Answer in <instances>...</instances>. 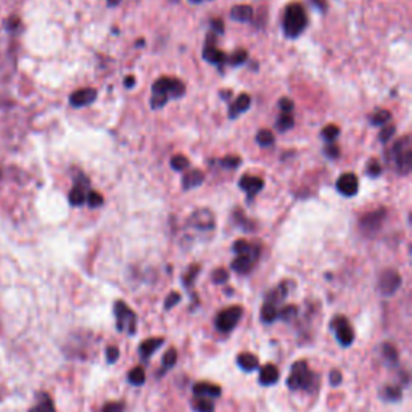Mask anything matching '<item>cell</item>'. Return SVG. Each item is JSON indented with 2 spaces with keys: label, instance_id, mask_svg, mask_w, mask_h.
<instances>
[{
  "label": "cell",
  "instance_id": "54",
  "mask_svg": "<svg viewBox=\"0 0 412 412\" xmlns=\"http://www.w3.org/2000/svg\"><path fill=\"white\" fill-rule=\"evenodd\" d=\"M5 24H7L8 29H15L19 24V19L18 18H10V19H7V23H5Z\"/></svg>",
  "mask_w": 412,
  "mask_h": 412
},
{
  "label": "cell",
  "instance_id": "44",
  "mask_svg": "<svg viewBox=\"0 0 412 412\" xmlns=\"http://www.w3.org/2000/svg\"><path fill=\"white\" fill-rule=\"evenodd\" d=\"M211 279L215 283H226L229 281V272L226 269H216V271L213 272Z\"/></svg>",
  "mask_w": 412,
  "mask_h": 412
},
{
  "label": "cell",
  "instance_id": "10",
  "mask_svg": "<svg viewBox=\"0 0 412 412\" xmlns=\"http://www.w3.org/2000/svg\"><path fill=\"white\" fill-rule=\"evenodd\" d=\"M401 287V276L395 269H386L380 274L379 279V290L384 297H391L398 292V288Z\"/></svg>",
  "mask_w": 412,
  "mask_h": 412
},
{
  "label": "cell",
  "instance_id": "2",
  "mask_svg": "<svg viewBox=\"0 0 412 412\" xmlns=\"http://www.w3.org/2000/svg\"><path fill=\"white\" fill-rule=\"evenodd\" d=\"M308 26V17L299 3H290L283 17V33L288 38H297Z\"/></svg>",
  "mask_w": 412,
  "mask_h": 412
},
{
  "label": "cell",
  "instance_id": "29",
  "mask_svg": "<svg viewBox=\"0 0 412 412\" xmlns=\"http://www.w3.org/2000/svg\"><path fill=\"white\" fill-rule=\"evenodd\" d=\"M176 363H177V351L174 348L167 349V353L165 356H163V369H161L160 375L165 374L167 369L174 368Z\"/></svg>",
  "mask_w": 412,
  "mask_h": 412
},
{
  "label": "cell",
  "instance_id": "3",
  "mask_svg": "<svg viewBox=\"0 0 412 412\" xmlns=\"http://www.w3.org/2000/svg\"><path fill=\"white\" fill-rule=\"evenodd\" d=\"M390 158L393 160L396 171L398 174L406 176L409 174L412 167V145H411V137L406 135L403 139H399L391 149Z\"/></svg>",
  "mask_w": 412,
  "mask_h": 412
},
{
  "label": "cell",
  "instance_id": "53",
  "mask_svg": "<svg viewBox=\"0 0 412 412\" xmlns=\"http://www.w3.org/2000/svg\"><path fill=\"white\" fill-rule=\"evenodd\" d=\"M325 155L329 156V158H338L340 155V150L337 145H327L325 147Z\"/></svg>",
  "mask_w": 412,
  "mask_h": 412
},
{
  "label": "cell",
  "instance_id": "24",
  "mask_svg": "<svg viewBox=\"0 0 412 412\" xmlns=\"http://www.w3.org/2000/svg\"><path fill=\"white\" fill-rule=\"evenodd\" d=\"M231 18L236 19V22H250L253 18V8L250 5H236L231 10Z\"/></svg>",
  "mask_w": 412,
  "mask_h": 412
},
{
  "label": "cell",
  "instance_id": "39",
  "mask_svg": "<svg viewBox=\"0 0 412 412\" xmlns=\"http://www.w3.org/2000/svg\"><path fill=\"white\" fill-rule=\"evenodd\" d=\"M85 201L89 203L90 208H99V206L104 205V197H101L100 193L90 190L88 193V197H85Z\"/></svg>",
  "mask_w": 412,
  "mask_h": 412
},
{
  "label": "cell",
  "instance_id": "37",
  "mask_svg": "<svg viewBox=\"0 0 412 412\" xmlns=\"http://www.w3.org/2000/svg\"><path fill=\"white\" fill-rule=\"evenodd\" d=\"M295 126V120L292 115H281V118L277 120V129L281 132H286L288 129H292V127Z\"/></svg>",
  "mask_w": 412,
  "mask_h": 412
},
{
  "label": "cell",
  "instance_id": "56",
  "mask_svg": "<svg viewBox=\"0 0 412 412\" xmlns=\"http://www.w3.org/2000/svg\"><path fill=\"white\" fill-rule=\"evenodd\" d=\"M121 2V0H108V5L110 7H116V5H118Z\"/></svg>",
  "mask_w": 412,
  "mask_h": 412
},
{
  "label": "cell",
  "instance_id": "16",
  "mask_svg": "<svg viewBox=\"0 0 412 412\" xmlns=\"http://www.w3.org/2000/svg\"><path fill=\"white\" fill-rule=\"evenodd\" d=\"M221 386L215 384H208V381H198V384L193 385V395L197 398H220L221 396Z\"/></svg>",
  "mask_w": 412,
  "mask_h": 412
},
{
  "label": "cell",
  "instance_id": "38",
  "mask_svg": "<svg viewBox=\"0 0 412 412\" xmlns=\"http://www.w3.org/2000/svg\"><path fill=\"white\" fill-rule=\"evenodd\" d=\"M338 134H340V129L335 124H329L322 129V137L327 142H335V139H337Z\"/></svg>",
  "mask_w": 412,
  "mask_h": 412
},
{
  "label": "cell",
  "instance_id": "47",
  "mask_svg": "<svg viewBox=\"0 0 412 412\" xmlns=\"http://www.w3.org/2000/svg\"><path fill=\"white\" fill-rule=\"evenodd\" d=\"M118 358H120V349H118V347H113V345H111V347L106 348V361H108L110 364L116 363V361H118Z\"/></svg>",
  "mask_w": 412,
  "mask_h": 412
},
{
  "label": "cell",
  "instance_id": "34",
  "mask_svg": "<svg viewBox=\"0 0 412 412\" xmlns=\"http://www.w3.org/2000/svg\"><path fill=\"white\" fill-rule=\"evenodd\" d=\"M198 272H200V266H197V264H195V266L189 267V271H187L184 274V277H182V282H184L186 288L192 290V286H193V282H195Z\"/></svg>",
  "mask_w": 412,
  "mask_h": 412
},
{
  "label": "cell",
  "instance_id": "28",
  "mask_svg": "<svg viewBox=\"0 0 412 412\" xmlns=\"http://www.w3.org/2000/svg\"><path fill=\"white\" fill-rule=\"evenodd\" d=\"M192 408L197 412H215V403L211 398H195L192 403Z\"/></svg>",
  "mask_w": 412,
  "mask_h": 412
},
{
  "label": "cell",
  "instance_id": "8",
  "mask_svg": "<svg viewBox=\"0 0 412 412\" xmlns=\"http://www.w3.org/2000/svg\"><path fill=\"white\" fill-rule=\"evenodd\" d=\"M386 217V211L381 208V210L369 211L359 220V229L363 231L365 236H374L380 231L381 224H384Z\"/></svg>",
  "mask_w": 412,
  "mask_h": 412
},
{
  "label": "cell",
  "instance_id": "55",
  "mask_svg": "<svg viewBox=\"0 0 412 412\" xmlns=\"http://www.w3.org/2000/svg\"><path fill=\"white\" fill-rule=\"evenodd\" d=\"M126 88H134V83H135V79H134V76H129V78H126Z\"/></svg>",
  "mask_w": 412,
  "mask_h": 412
},
{
  "label": "cell",
  "instance_id": "13",
  "mask_svg": "<svg viewBox=\"0 0 412 412\" xmlns=\"http://www.w3.org/2000/svg\"><path fill=\"white\" fill-rule=\"evenodd\" d=\"M292 287H293L292 282H281L276 288L271 290V292L267 293L266 302H264V303L271 304V306L279 309V304H282L283 302H286L287 295L290 293V290H292Z\"/></svg>",
  "mask_w": 412,
  "mask_h": 412
},
{
  "label": "cell",
  "instance_id": "17",
  "mask_svg": "<svg viewBox=\"0 0 412 412\" xmlns=\"http://www.w3.org/2000/svg\"><path fill=\"white\" fill-rule=\"evenodd\" d=\"M238 186H240V189L243 192L248 193V200H252V198L256 195V193L263 189L264 186V181L261 177H254V176H248L245 174L238 182Z\"/></svg>",
  "mask_w": 412,
  "mask_h": 412
},
{
  "label": "cell",
  "instance_id": "23",
  "mask_svg": "<svg viewBox=\"0 0 412 412\" xmlns=\"http://www.w3.org/2000/svg\"><path fill=\"white\" fill-rule=\"evenodd\" d=\"M203 181H205V174H203L200 170H193L184 176V179H182V186H184L186 190H190L193 187H198L200 184H203Z\"/></svg>",
  "mask_w": 412,
  "mask_h": 412
},
{
  "label": "cell",
  "instance_id": "6",
  "mask_svg": "<svg viewBox=\"0 0 412 412\" xmlns=\"http://www.w3.org/2000/svg\"><path fill=\"white\" fill-rule=\"evenodd\" d=\"M330 329L333 330L335 338L342 347L348 348L354 342V330L351 327L349 320L345 316H335L330 322Z\"/></svg>",
  "mask_w": 412,
  "mask_h": 412
},
{
  "label": "cell",
  "instance_id": "15",
  "mask_svg": "<svg viewBox=\"0 0 412 412\" xmlns=\"http://www.w3.org/2000/svg\"><path fill=\"white\" fill-rule=\"evenodd\" d=\"M190 224L200 231H211L215 227V216L208 210H198L190 216Z\"/></svg>",
  "mask_w": 412,
  "mask_h": 412
},
{
  "label": "cell",
  "instance_id": "14",
  "mask_svg": "<svg viewBox=\"0 0 412 412\" xmlns=\"http://www.w3.org/2000/svg\"><path fill=\"white\" fill-rule=\"evenodd\" d=\"M95 99H97V90L92 88H84L71 94L69 104L73 105L74 108H81V106L90 105Z\"/></svg>",
  "mask_w": 412,
  "mask_h": 412
},
{
  "label": "cell",
  "instance_id": "49",
  "mask_svg": "<svg viewBox=\"0 0 412 412\" xmlns=\"http://www.w3.org/2000/svg\"><path fill=\"white\" fill-rule=\"evenodd\" d=\"M368 172H369V176H372V177H377V176H380V172H381V166L379 165V161H377V160H370V161H369Z\"/></svg>",
  "mask_w": 412,
  "mask_h": 412
},
{
  "label": "cell",
  "instance_id": "4",
  "mask_svg": "<svg viewBox=\"0 0 412 412\" xmlns=\"http://www.w3.org/2000/svg\"><path fill=\"white\" fill-rule=\"evenodd\" d=\"M113 311L116 318V329L127 335H135L137 332V316L124 302H116L113 304Z\"/></svg>",
  "mask_w": 412,
  "mask_h": 412
},
{
  "label": "cell",
  "instance_id": "5",
  "mask_svg": "<svg viewBox=\"0 0 412 412\" xmlns=\"http://www.w3.org/2000/svg\"><path fill=\"white\" fill-rule=\"evenodd\" d=\"M242 316H243L242 306H229L226 309H222L221 313L216 314V319H215L216 329L220 330L221 333L232 332V330L237 327V324L240 322Z\"/></svg>",
  "mask_w": 412,
  "mask_h": 412
},
{
  "label": "cell",
  "instance_id": "36",
  "mask_svg": "<svg viewBox=\"0 0 412 412\" xmlns=\"http://www.w3.org/2000/svg\"><path fill=\"white\" fill-rule=\"evenodd\" d=\"M171 167L174 171H184L189 167V160L184 155H176L171 158Z\"/></svg>",
  "mask_w": 412,
  "mask_h": 412
},
{
  "label": "cell",
  "instance_id": "9",
  "mask_svg": "<svg viewBox=\"0 0 412 412\" xmlns=\"http://www.w3.org/2000/svg\"><path fill=\"white\" fill-rule=\"evenodd\" d=\"M258 258H259V247L252 245V250L248 253L237 254V258L233 259L231 264L232 271H236L237 274H248L254 267Z\"/></svg>",
  "mask_w": 412,
  "mask_h": 412
},
{
  "label": "cell",
  "instance_id": "51",
  "mask_svg": "<svg viewBox=\"0 0 412 412\" xmlns=\"http://www.w3.org/2000/svg\"><path fill=\"white\" fill-rule=\"evenodd\" d=\"M329 380H330V385L332 386H338L343 380L342 372H340V370H332V372H330V375H329Z\"/></svg>",
  "mask_w": 412,
  "mask_h": 412
},
{
  "label": "cell",
  "instance_id": "46",
  "mask_svg": "<svg viewBox=\"0 0 412 412\" xmlns=\"http://www.w3.org/2000/svg\"><path fill=\"white\" fill-rule=\"evenodd\" d=\"M252 250V243H248L245 240H237L233 243V252L237 254H243V253H248Z\"/></svg>",
  "mask_w": 412,
  "mask_h": 412
},
{
  "label": "cell",
  "instance_id": "48",
  "mask_svg": "<svg viewBox=\"0 0 412 412\" xmlns=\"http://www.w3.org/2000/svg\"><path fill=\"white\" fill-rule=\"evenodd\" d=\"M279 106H281L283 115H292L293 108H295V104L290 99H282L281 101H279Z\"/></svg>",
  "mask_w": 412,
  "mask_h": 412
},
{
  "label": "cell",
  "instance_id": "26",
  "mask_svg": "<svg viewBox=\"0 0 412 412\" xmlns=\"http://www.w3.org/2000/svg\"><path fill=\"white\" fill-rule=\"evenodd\" d=\"M29 412H55L53 403H52V399H50V396L45 395V393L40 395L39 396V403L35 404L34 408Z\"/></svg>",
  "mask_w": 412,
  "mask_h": 412
},
{
  "label": "cell",
  "instance_id": "42",
  "mask_svg": "<svg viewBox=\"0 0 412 412\" xmlns=\"http://www.w3.org/2000/svg\"><path fill=\"white\" fill-rule=\"evenodd\" d=\"M395 132H396V127H395L393 124H386V126L384 127V129L380 131V134H379V135H380V137H379L380 142H384V144H385V142H388V140L391 139V135L395 134Z\"/></svg>",
  "mask_w": 412,
  "mask_h": 412
},
{
  "label": "cell",
  "instance_id": "43",
  "mask_svg": "<svg viewBox=\"0 0 412 412\" xmlns=\"http://www.w3.org/2000/svg\"><path fill=\"white\" fill-rule=\"evenodd\" d=\"M240 163H242V160L238 158V156H226V158H222L220 161V165L222 167H227V170H232V167L240 166Z\"/></svg>",
  "mask_w": 412,
  "mask_h": 412
},
{
  "label": "cell",
  "instance_id": "57",
  "mask_svg": "<svg viewBox=\"0 0 412 412\" xmlns=\"http://www.w3.org/2000/svg\"><path fill=\"white\" fill-rule=\"evenodd\" d=\"M190 2H193V3H200V2H203V0H190Z\"/></svg>",
  "mask_w": 412,
  "mask_h": 412
},
{
  "label": "cell",
  "instance_id": "31",
  "mask_svg": "<svg viewBox=\"0 0 412 412\" xmlns=\"http://www.w3.org/2000/svg\"><path fill=\"white\" fill-rule=\"evenodd\" d=\"M390 120H391V113L388 110H377L372 116H370V124L374 126L388 124Z\"/></svg>",
  "mask_w": 412,
  "mask_h": 412
},
{
  "label": "cell",
  "instance_id": "50",
  "mask_svg": "<svg viewBox=\"0 0 412 412\" xmlns=\"http://www.w3.org/2000/svg\"><path fill=\"white\" fill-rule=\"evenodd\" d=\"M100 412H124V403H108Z\"/></svg>",
  "mask_w": 412,
  "mask_h": 412
},
{
  "label": "cell",
  "instance_id": "20",
  "mask_svg": "<svg viewBox=\"0 0 412 412\" xmlns=\"http://www.w3.org/2000/svg\"><path fill=\"white\" fill-rule=\"evenodd\" d=\"M163 343H165V338H149L145 340V342H142L139 347V354L142 361H144V363H149L150 356L154 354Z\"/></svg>",
  "mask_w": 412,
  "mask_h": 412
},
{
  "label": "cell",
  "instance_id": "32",
  "mask_svg": "<svg viewBox=\"0 0 412 412\" xmlns=\"http://www.w3.org/2000/svg\"><path fill=\"white\" fill-rule=\"evenodd\" d=\"M297 314H298V308L293 306V304H290V306H286L283 309H279L277 318H281L283 322H293V320L297 319Z\"/></svg>",
  "mask_w": 412,
  "mask_h": 412
},
{
  "label": "cell",
  "instance_id": "11",
  "mask_svg": "<svg viewBox=\"0 0 412 412\" xmlns=\"http://www.w3.org/2000/svg\"><path fill=\"white\" fill-rule=\"evenodd\" d=\"M215 39H216V35H213V34H210L206 38V45H205V50H203V58H205L206 62L220 66V65L227 62V57H226V53L215 47Z\"/></svg>",
  "mask_w": 412,
  "mask_h": 412
},
{
  "label": "cell",
  "instance_id": "21",
  "mask_svg": "<svg viewBox=\"0 0 412 412\" xmlns=\"http://www.w3.org/2000/svg\"><path fill=\"white\" fill-rule=\"evenodd\" d=\"M252 104V99L250 95L248 94H242L237 97V100L233 101V104L231 105V111H229V118H237L238 115L245 113V111L248 110V106H250Z\"/></svg>",
  "mask_w": 412,
  "mask_h": 412
},
{
  "label": "cell",
  "instance_id": "19",
  "mask_svg": "<svg viewBox=\"0 0 412 412\" xmlns=\"http://www.w3.org/2000/svg\"><path fill=\"white\" fill-rule=\"evenodd\" d=\"M279 379H281V372H279V369L274 364H266L259 370V384L264 386L276 385Z\"/></svg>",
  "mask_w": 412,
  "mask_h": 412
},
{
  "label": "cell",
  "instance_id": "33",
  "mask_svg": "<svg viewBox=\"0 0 412 412\" xmlns=\"http://www.w3.org/2000/svg\"><path fill=\"white\" fill-rule=\"evenodd\" d=\"M381 353H384V358L388 361L390 364H398V359H399V354L393 345L390 343H385L384 347H381Z\"/></svg>",
  "mask_w": 412,
  "mask_h": 412
},
{
  "label": "cell",
  "instance_id": "12",
  "mask_svg": "<svg viewBox=\"0 0 412 412\" xmlns=\"http://www.w3.org/2000/svg\"><path fill=\"white\" fill-rule=\"evenodd\" d=\"M337 189L345 197L356 195V193H358V189H359L358 177H356V174H353V172H345V174L338 177Z\"/></svg>",
  "mask_w": 412,
  "mask_h": 412
},
{
  "label": "cell",
  "instance_id": "35",
  "mask_svg": "<svg viewBox=\"0 0 412 412\" xmlns=\"http://www.w3.org/2000/svg\"><path fill=\"white\" fill-rule=\"evenodd\" d=\"M256 142L261 147H269V145H272L274 144V135H272V132L269 131V129H261L256 134Z\"/></svg>",
  "mask_w": 412,
  "mask_h": 412
},
{
  "label": "cell",
  "instance_id": "18",
  "mask_svg": "<svg viewBox=\"0 0 412 412\" xmlns=\"http://www.w3.org/2000/svg\"><path fill=\"white\" fill-rule=\"evenodd\" d=\"M89 186V181L85 179L84 176L79 177V181L76 179V184L73 187V190L69 192V203L73 206H81L85 201V187Z\"/></svg>",
  "mask_w": 412,
  "mask_h": 412
},
{
  "label": "cell",
  "instance_id": "52",
  "mask_svg": "<svg viewBox=\"0 0 412 412\" xmlns=\"http://www.w3.org/2000/svg\"><path fill=\"white\" fill-rule=\"evenodd\" d=\"M211 28H213V33L215 34H222L224 33V22L221 18H215L211 22Z\"/></svg>",
  "mask_w": 412,
  "mask_h": 412
},
{
  "label": "cell",
  "instance_id": "45",
  "mask_svg": "<svg viewBox=\"0 0 412 412\" xmlns=\"http://www.w3.org/2000/svg\"><path fill=\"white\" fill-rule=\"evenodd\" d=\"M167 99H170V97L161 95V94H154L151 95V108L156 110V108H161V106H165Z\"/></svg>",
  "mask_w": 412,
  "mask_h": 412
},
{
  "label": "cell",
  "instance_id": "7",
  "mask_svg": "<svg viewBox=\"0 0 412 412\" xmlns=\"http://www.w3.org/2000/svg\"><path fill=\"white\" fill-rule=\"evenodd\" d=\"M151 90H154V94L172 97V99H181L186 92V84L182 83V81L172 78H160L158 81H155Z\"/></svg>",
  "mask_w": 412,
  "mask_h": 412
},
{
  "label": "cell",
  "instance_id": "1",
  "mask_svg": "<svg viewBox=\"0 0 412 412\" xmlns=\"http://www.w3.org/2000/svg\"><path fill=\"white\" fill-rule=\"evenodd\" d=\"M318 385V377L309 369L306 361H297L292 365L287 379V386L293 391H309Z\"/></svg>",
  "mask_w": 412,
  "mask_h": 412
},
{
  "label": "cell",
  "instance_id": "25",
  "mask_svg": "<svg viewBox=\"0 0 412 412\" xmlns=\"http://www.w3.org/2000/svg\"><path fill=\"white\" fill-rule=\"evenodd\" d=\"M380 396L381 399L385 401H399L401 396H403V390H401V385H385L381 386L380 390Z\"/></svg>",
  "mask_w": 412,
  "mask_h": 412
},
{
  "label": "cell",
  "instance_id": "30",
  "mask_svg": "<svg viewBox=\"0 0 412 412\" xmlns=\"http://www.w3.org/2000/svg\"><path fill=\"white\" fill-rule=\"evenodd\" d=\"M127 380H129V384L135 385V386L144 385L145 384V370L142 368H134L129 374H127Z\"/></svg>",
  "mask_w": 412,
  "mask_h": 412
},
{
  "label": "cell",
  "instance_id": "40",
  "mask_svg": "<svg viewBox=\"0 0 412 412\" xmlns=\"http://www.w3.org/2000/svg\"><path fill=\"white\" fill-rule=\"evenodd\" d=\"M247 57H248L247 50H237V52L232 55L229 62H231L232 66H238V65H242V63L247 62Z\"/></svg>",
  "mask_w": 412,
  "mask_h": 412
},
{
  "label": "cell",
  "instance_id": "27",
  "mask_svg": "<svg viewBox=\"0 0 412 412\" xmlns=\"http://www.w3.org/2000/svg\"><path fill=\"white\" fill-rule=\"evenodd\" d=\"M277 313H279L277 308H274V306H271V304L264 303L259 318H261V322H264V324H272L274 320L277 319Z\"/></svg>",
  "mask_w": 412,
  "mask_h": 412
},
{
  "label": "cell",
  "instance_id": "41",
  "mask_svg": "<svg viewBox=\"0 0 412 412\" xmlns=\"http://www.w3.org/2000/svg\"><path fill=\"white\" fill-rule=\"evenodd\" d=\"M181 303V295L177 292H171L170 295H167L166 302H165V309L166 311H170V309H172L176 306V304Z\"/></svg>",
  "mask_w": 412,
  "mask_h": 412
},
{
  "label": "cell",
  "instance_id": "22",
  "mask_svg": "<svg viewBox=\"0 0 412 412\" xmlns=\"http://www.w3.org/2000/svg\"><path fill=\"white\" fill-rule=\"evenodd\" d=\"M237 364H238V368H240L242 370H245V372H253V370H256L259 368L258 358L252 353L238 354Z\"/></svg>",
  "mask_w": 412,
  "mask_h": 412
}]
</instances>
